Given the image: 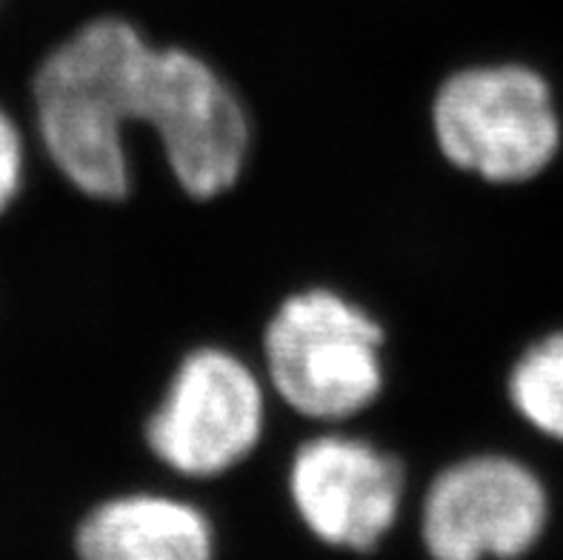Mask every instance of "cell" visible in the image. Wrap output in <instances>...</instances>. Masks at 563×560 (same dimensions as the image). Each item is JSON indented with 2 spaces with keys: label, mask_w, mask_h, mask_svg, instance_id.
<instances>
[{
  "label": "cell",
  "mask_w": 563,
  "mask_h": 560,
  "mask_svg": "<svg viewBox=\"0 0 563 560\" xmlns=\"http://www.w3.org/2000/svg\"><path fill=\"white\" fill-rule=\"evenodd\" d=\"M29 175V146L21 123L0 107V220L21 200Z\"/></svg>",
  "instance_id": "cell-10"
},
{
  "label": "cell",
  "mask_w": 563,
  "mask_h": 560,
  "mask_svg": "<svg viewBox=\"0 0 563 560\" xmlns=\"http://www.w3.org/2000/svg\"><path fill=\"white\" fill-rule=\"evenodd\" d=\"M261 343L266 386L300 418L338 426L384 395V327L338 289L309 286L286 295Z\"/></svg>",
  "instance_id": "cell-2"
},
{
  "label": "cell",
  "mask_w": 563,
  "mask_h": 560,
  "mask_svg": "<svg viewBox=\"0 0 563 560\" xmlns=\"http://www.w3.org/2000/svg\"><path fill=\"white\" fill-rule=\"evenodd\" d=\"M550 524V492L532 466L500 452L443 466L421 504V543L432 560H518Z\"/></svg>",
  "instance_id": "cell-6"
},
{
  "label": "cell",
  "mask_w": 563,
  "mask_h": 560,
  "mask_svg": "<svg viewBox=\"0 0 563 560\" xmlns=\"http://www.w3.org/2000/svg\"><path fill=\"white\" fill-rule=\"evenodd\" d=\"M429 123L446 164L493 186L536 180L561 155L563 123L550 80L515 61L446 75Z\"/></svg>",
  "instance_id": "cell-3"
},
{
  "label": "cell",
  "mask_w": 563,
  "mask_h": 560,
  "mask_svg": "<svg viewBox=\"0 0 563 560\" xmlns=\"http://www.w3.org/2000/svg\"><path fill=\"white\" fill-rule=\"evenodd\" d=\"M289 501L309 535L343 552H375L404 506L407 472L395 454L346 432L303 440L289 463Z\"/></svg>",
  "instance_id": "cell-7"
},
{
  "label": "cell",
  "mask_w": 563,
  "mask_h": 560,
  "mask_svg": "<svg viewBox=\"0 0 563 560\" xmlns=\"http://www.w3.org/2000/svg\"><path fill=\"white\" fill-rule=\"evenodd\" d=\"M75 552L78 560H214V529L189 501L126 492L86 512Z\"/></svg>",
  "instance_id": "cell-8"
},
{
  "label": "cell",
  "mask_w": 563,
  "mask_h": 560,
  "mask_svg": "<svg viewBox=\"0 0 563 560\" xmlns=\"http://www.w3.org/2000/svg\"><path fill=\"white\" fill-rule=\"evenodd\" d=\"M507 397L523 424L563 443V332L523 349L507 375Z\"/></svg>",
  "instance_id": "cell-9"
},
{
  "label": "cell",
  "mask_w": 563,
  "mask_h": 560,
  "mask_svg": "<svg viewBox=\"0 0 563 560\" xmlns=\"http://www.w3.org/2000/svg\"><path fill=\"white\" fill-rule=\"evenodd\" d=\"M266 404V381L252 363L232 349L198 347L172 372L143 424V440L175 475L221 477L261 447Z\"/></svg>",
  "instance_id": "cell-4"
},
{
  "label": "cell",
  "mask_w": 563,
  "mask_h": 560,
  "mask_svg": "<svg viewBox=\"0 0 563 560\" xmlns=\"http://www.w3.org/2000/svg\"><path fill=\"white\" fill-rule=\"evenodd\" d=\"M155 43L123 12H98L43 55L32 78L41 146L57 175L84 198L132 191L129 129L141 123Z\"/></svg>",
  "instance_id": "cell-1"
},
{
  "label": "cell",
  "mask_w": 563,
  "mask_h": 560,
  "mask_svg": "<svg viewBox=\"0 0 563 560\" xmlns=\"http://www.w3.org/2000/svg\"><path fill=\"white\" fill-rule=\"evenodd\" d=\"M141 123L157 138L172 178L189 198H221L246 172L252 123L241 95L189 46L155 43Z\"/></svg>",
  "instance_id": "cell-5"
}]
</instances>
